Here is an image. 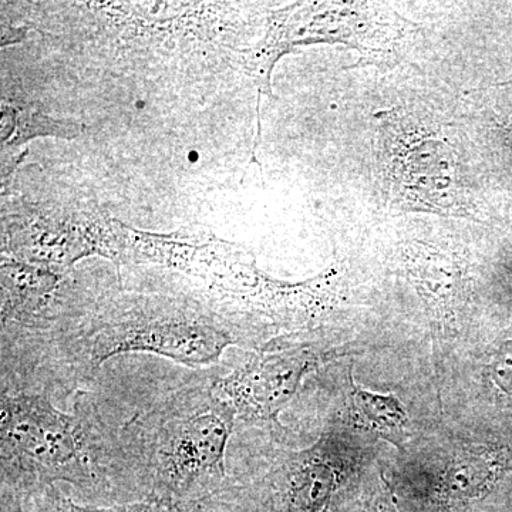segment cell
I'll return each mask as SVG.
<instances>
[{"instance_id": "6da1fadb", "label": "cell", "mask_w": 512, "mask_h": 512, "mask_svg": "<svg viewBox=\"0 0 512 512\" xmlns=\"http://www.w3.org/2000/svg\"><path fill=\"white\" fill-rule=\"evenodd\" d=\"M200 372L160 384L119 426L110 420L127 501L154 497L180 505L227 487L237 414L215 390V375Z\"/></svg>"}, {"instance_id": "7a4b0ae2", "label": "cell", "mask_w": 512, "mask_h": 512, "mask_svg": "<svg viewBox=\"0 0 512 512\" xmlns=\"http://www.w3.org/2000/svg\"><path fill=\"white\" fill-rule=\"evenodd\" d=\"M74 394L66 413L49 394L0 390L2 500L60 484L87 497L123 498L116 429L93 393Z\"/></svg>"}, {"instance_id": "3957f363", "label": "cell", "mask_w": 512, "mask_h": 512, "mask_svg": "<svg viewBox=\"0 0 512 512\" xmlns=\"http://www.w3.org/2000/svg\"><path fill=\"white\" fill-rule=\"evenodd\" d=\"M150 303L116 306L73 326L47 363L50 390L87 389L109 360L128 353L156 355L204 370L220 365L228 348L258 342V335L224 316Z\"/></svg>"}, {"instance_id": "277c9868", "label": "cell", "mask_w": 512, "mask_h": 512, "mask_svg": "<svg viewBox=\"0 0 512 512\" xmlns=\"http://www.w3.org/2000/svg\"><path fill=\"white\" fill-rule=\"evenodd\" d=\"M258 349L245 353L225 375H215L214 387L237 414V424L278 426L279 413L329 352L312 343H276Z\"/></svg>"}, {"instance_id": "5b68a950", "label": "cell", "mask_w": 512, "mask_h": 512, "mask_svg": "<svg viewBox=\"0 0 512 512\" xmlns=\"http://www.w3.org/2000/svg\"><path fill=\"white\" fill-rule=\"evenodd\" d=\"M508 451L500 446H474L454 454L434 478L431 501L453 508L484 498L503 478L510 461Z\"/></svg>"}, {"instance_id": "8992f818", "label": "cell", "mask_w": 512, "mask_h": 512, "mask_svg": "<svg viewBox=\"0 0 512 512\" xmlns=\"http://www.w3.org/2000/svg\"><path fill=\"white\" fill-rule=\"evenodd\" d=\"M177 505L147 497L107 505L82 504L63 493L60 485H46L18 498L2 500V512H175Z\"/></svg>"}, {"instance_id": "52a82bcc", "label": "cell", "mask_w": 512, "mask_h": 512, "mask_svg": "<svg viewBox=\"0 0 512 512\" xmlns=\"http://www.w3.org/2000/svg\"><path fill=\"white\" fill-rule=\"evenodd\" d=\"M352 403L360 426L375 431L384 440L402 447L409 436V414L394 394H380L352 383Z\"/></svg>"}, {"instance_id": "ba28073f", "label": "cell", "mask_w": 512, "mask_h": 512, "mask_svg": "<svg viewBox=\"0 0 512 512\" xmlns=\"http://www.w3.org/2000/svg\"><path fill=\"white\" fill-rule=\"evenodd\" d=\"M487 370L503 392L512 394V340H505L491 353Z\"/></svg>"}, {"instance_id": "9c48e42d", "label": "cell", "mask_w": 512, "mask_h": 512, "mask_svg": "<svg viewBox=\"0 0 512 512\" xmlns=\"http://www.w3.org/2000/svg\"><path fill=\"white\" fill-rule=\"evenodd\" d=\"M356 512H399L397 511L396 501L389 488L377 487L373 493L367 495L365 500L357 507Z\"/></svg>"}, {"instance_id": "30bf717a", "label": "cell", "mask_w": 512, "mask_h": 512, "mask_svg": "<svg viewBox=\"0 0 512 512\" xmlns=\"http://www.w3.org/2000/svg\"><path fill=\"white\" fill-rule=\"evenodd\" d=\"M175 512H239L231 503H228L220 494L202 498V500L190 501V503L177 505Z\"/></svg>"}]
</instances>
